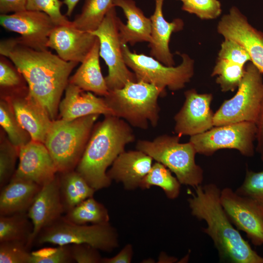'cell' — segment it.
<instances>
[{"label":"cell","instance_id":"obj_1","mask_svg":"<svg viewBox=\"0 0 263 263\" xmlns=\"http://www.w3.org/2000/svg\"><path fill=\"white\" fill-rule=\"evenodd\" d=\"M0 54L15 65L27 83L29 94L55 120L70 75L78 63L66 61L48 49L32 48L18 38L1 40Z\"/></svg>","mask_w":263,"mask_h":263},{"label":"cell","instance_id":"obj_2","mask_svg":"<svg viewBox=\"0 0 263 263\" xmlns=\"http://www.w3.org/2000/svg\"><path fill=\"white\" fill-rule=\"evenodd\" d=\"M188 199L193 216L206 222L203 231L212 239L221 260L233 263H263L230 221L220 201L221 190L213 183L194 188Z\"/></svg>","mask_w":263,"mask_h":263},{"label":"cell","instance_id":"obj_3","mask_svg":"<svg viewBox=\"0 0 263 263\" xmlns=\"http://www.w3.org/2000/svg\"><path fill=\"white\" fill-rule=\"evenodd\" d=\"M91 133L75 170L95 190L108 187L107 169L135 140L130 125L114 115H105Z\"/></svg>","mask_w":263,"mask_h":263},{"label":"cell","instance_id":"obj_4","mask_svg":"<svg viewBox=\"0 0 263 263\" xmlns=\"http://www.w3.org/2000/svg\"><path fill=\"white\" fill-rule=\"evenodd\" d=\"M166 89L142 81H129L122 88L109 91L104 98L113 115L130 125L146 130L159 120L158 98Z\"/></svg>","mask_w":263,"mask_h":263},{"label":"cell","instance_id":"obj_5","mask_svg":"<svg viewBox=\"0 0 263 263\" xmlns=\"http://www.w3.org/2000/svg\"><path fill=\"white\" fill-rule=\"evenodd\" d=\"M99 114H91L72 120H53L44 145L57 172L74 169L80 160Z\"/></svg>","mask_w":263,"mask_h":263},{"label":"cell","instance_id":"obj_6","mask_svg":"<svg viewBox=\"0 0 263 263\" xmlns=\"http://www.w3.org/2000/svg\"><path fill=\"white\" fill-rule=\"evenodd\" d=\"M180 138L178 135L163 134L152 140H139L136 148L165 166L181 184L195 188L202 184L204 171L196 163L197 153L193 144L180 143Z\"/></svg>","mask_w":263,"mask_h":263},{"label":"cell","instance_id":"obj_7","mask_svg":"<svg viewBox=\"0 0 263 263\" xmlns=\"http://www.w3.org/2000/svg\"><path fill=\"white\" fill-rule=\"evenodd\" d=\"M39 244H51L58 246L87 244L105 251L118 246L116 230L109 223L88 225L71 222L64 216L42 229L35 240Z\"/></svg>","mask_w":263,"mask_h":263},{"label":"cell","instance_id":"obj_8","mask_svg":"<svg viewBox=\"0 0 263 263\" xmlns=\"http://www.w3.org/2000/svg\"><path fill=\"white\" fill-rule=\"evenodd\" d=\"M122 49L124 61L137 81L176 91L184 88L194 75V61L187 54H180L182 62L179 65L168 66L151 56L131 51L127 44H122Z\"/></svg>","mask_w":263,"mask_h":263},{"label":"cell","instance_id":"obj_9","mask_svg":"<svg viewBox=\"0 0 263 263\" xmlns=\"http://www.w3.org/2000/svg\"><path fill=\"white\" fill-rule=\"evenodd\" d=\"M263 74L249 61L236 94L214 114V126L248 121L255 123L263 100Z\"/></svg>","mask_w":263,"mask_h":263},{"label":"cell","instance_id":"obj_10","mask_svg":"<svg viewBox=\"0 0 263 263\" xmlns=\"http://www.w3.org/2000/svg\"><path fill=\"white\" fill-rule=\"evenodd\" d=\"M257 129L254 122L244 121L214 126L209 130L190 137L189 141L197 153L211 156L221 149L237 150L244 156L255 153Z\"/></svg>","mask_w":263,"mask_h":263},{"label":"cell","instance_id":"obj_11","mask_svg":"<svg viewBox=\"0 0 263 263\" xmlns=\"http://www.w3.org/2000/svg\"><path fill=\"white\" fill-rule=\"evenodd\" d=\"M115 7L109 10L97 29L91 32L99 40V55L108 68L105 79L109 91L120 89L129 81H137L124 61Z\"/></svg>","mask_w":263,"mask_h":263},{"label":"cell","instance_id":"obj_12","mask_svg":"<svg viewBox=\"0 0 263 263\" xmlns=\"http://www.w3.org/2000/svg\"><path fill=\"white\" fill-rule=\"evenodd\" d=\"M220 201L231 222L245 232L255 246L263 244V205L231 188L221 190Z\"/></svg>","mask_w":263,"mask_h":263},{"label":"cell","instance_id":"obj_13","mask_svg":"<svg viewBox=\"0 0 263 263\" xmlns=\"http://www.w3.org/2000/svg\"><path fill=\"white\" fill-rule=\"evenodd\" d=\"M0 25L19 34L22 43L35 49L46 50L49 37L56 26L46 13L25 10L12 14H0Z\"/></svg>","mask_w":263,"mask_h":263},{"label":"cell","instance_id":"obj_14","mask_svg":"<svg viewBox=\"0 0 263 263\" xmlns=\"http://www.w3.org/2000/svg\"><path fill=\"white\" fill-rule=\"evenodd\" d=\"M217 31L225 39L232 40L247 52L251 62L263 74V33L252 26L236 6L224 15L217 25Z\"/></svg>","mask_w":263,"mask_h":263},{"label":"cell","instance_id":"obj_15","mask_svg":"<svg viewBox=\"0 0 263 263\" xmlns=\"http://www.w3.org/2000/svg\"><path fill=\"white\" fill-rule=\"evenodd\" d=\"M184 94V103L174 117L175 133L180 137H190L213 127L214 113L210 108L212 94H199L192 89L186 91Z\"/></svg>","mask_w":263,"mask_h":263},{"label":"cell","instance_id":"obj_16","mask_svg":"<svg viewBox=\"0 0 263 263\" xmlns=\"http://www.w3.org/2000/svg\"><path fill=\"white\" fill-rule=\"evenodd\" d=\"M6 99L19 123L32 140L44 143L53 120L46 109L31 95L28 88L11 93Z\"/></svg>","mask_w":263,"mask_h":263},{"label":"cell","instance_id":"obj_17","mask_svg":"<svg viewBox=\"0 0 263 263\" xmlns=\"http://www.w3.org/2000/svg\"><path fill=\"white\" fill-rule=\"evenodd\" d=\"M19 158L13 178L30 181L42 187L56 176L55 162L43 143L31 140L19 148Z\"/></svg>","mask_w":263,"mask_h":263},{"label":"cell","instance_id":"obj_18","mask_svg":"<svg viewBox=\"0 0 263 263\" xmlns=\"http://www.w3.org/2000/svg\"><path fill=\"white\" fill-rule=\"evenodd\" d=\"M65 212L61 201L58 176L42 186L35 197L27 215L33 225V232L27 245L32 246L39 232L51 225Z\"/></svg>","mask_w":263,"mask_h":263},{"label":"cell","instance_id":"obj_19","mask_svg":"<svg viewBox=\"0 0 263 263\" xmlns=\"http://www.w3.org/2000/svg\"><path fill=\"white\" fill-rule=\"evenodd\" d=\"M97 37L91 32L69 25L56 26L51 32L47 47L56 51L66 61L81 63L93 48Z\"/></svg>","mask_w":263,"mask_h":263},{"label":"cell","instance_id":"obj_20","mask_svg":"<svg viewBox=\"0 0 263 263\" xmlns=\"http://www.w3.org/2000/svg\"><path fill=\"white\" fill-rule=\"evenodd\" d=\"M65 92V96L58 107L62 119L72 120L95 114L113 115L104 98L97 97L91 92L70 83Z\"/></svg>","mask_w":263,"mask_h":263},{"label":"cell","instance_id":"obj_21","mask_svg":"<svg viewBox=\"0 0 263 263\" xmlns=\"http://www.w3.org/2000/svg\"><path fill=\"white\" fill-rule=\"evenodd\" d=\"M153 160L138 150L124 151L117 157L107 174L111 180L121 182L126 189H133L139 187L151 169Z\"/></svg>","mask_w":263,"mask_h":263},{"label":"cell","instance_id":"obj_22","mask_svg":"<svg viewBox=\"0 0 263 263\" xmlns=\"http://www.w3.org/2000/svg\"><path fill=\"white\" fill-rule=\"evenodd\" d=\"M155 9L150 17L151 21L152 41L149 43L151 56L168 66H174L173 55L170 51L169 42L172 33L182 30L183 20L176 19L168 22L164 17L163 5L164 0H154Z\"/></svg>","mask_w":263,"mask_h":263},{"label":"cell","instance_id":"obj_23","mask_svg":"<svg viewBox=\"0 0 263 263\" xmlns=\"http://www.w3.org/2000/svg\"><path fill=\"white\" fill-rule=\"evenodd\" d=\"M115 7L121 8L127 19L123 23L117 18L119 37L122 44L130 43L133 45L137 42L152 41L151 21L146 17L133 0H116Z\"/></svg>","mask_w":263,"mask_h":263},{"label":"cell","instance_id":"obj_24","mask_svg":"<svg viewBox=\"0 0 263 263\" xmlns=\"http://www.w3.org/2000/svg\"><path fill=\"white\" fill-rule=\"evenodd\" d=\"M41 188L34 182L12 177L1 188L0 216L27 213Z\"/></svg>","mask_w":263,"mask_h":263},{"label":"cell","instance_id":"obj_25","mask_svg":"<svg viewBox=\"0 0 263 263\" xmlns=\"http://www.w3.org/2000/svg\"><path fill=\"white\" fill-rule=\"evenodd\" d=\"M99 42L98 38L76 72L69 78V83L97 95L107 96L109 90L102 75L99 63Z\"/></svg>","mask_w":263,"mask_h":263},{"label":"cell","instance_id":"obj_26","mask_svg":"<svg viewBox=\"0 0 263 263\" xmlns=\"http://www.w3.org/2000/svg\"><path fill=\"white\" fill-rule=\"evenodd\" d=\"M59 174V190L65 212L93 196L96 190L76 170Z\"/></svg>","mask_w":263,"mask_h":263},{"label":"cell","instance_id":"obj_27","mask_svg":"<svg viewBox=\"0 0 263 263\" xmlns=\"http://www.w3.org/2000/svg\"><path fill=\"white\" fill-rule=\"evenodd\" d=\"M116 0H85L81 12L72 21L77 29L92 32L99 26Z\"/></svg>","mask_w":263,"mask_h":263},{"label":"cell","instance_id":"obj_28","mask_svg":"<svg viewBox=\"0 0 263 263\" xmlns=\"http://www.w3.org/2000/svg\"><path fill=\"white\" fill-rule=\"evenodd\" d=\"M152 186L161 188L170 199H176L180 191L181 184L178 180L172 175L168 168L158 162L152 164L140 183L139 188L147 189Z\"/></svg>","mask_w":263,"mask_h":263},{"label":"cell","instance_id":"obj_29","mask_svg":"<svg viewBox=\"0 0 263 263\" xmlns=\"http://www.w3.org/2000/svg\"><path fill=\"white\" fill-rule=\"evenodd\" d=\"M64 217L68 221L80 225L108 223V210L102 204L90 197L66 212Z\"/></svg>","mask_w":263,"mask_h":263},{"label":"cell","instance_id":"obj_30","mask_svg":"<svg viewBox=\"0 0 263 263\" xmlns=\"http://www.w3.org/2000/svg\"><path fill=\"white\" fill-rule=\"evenodd\" d=\"M33 228L27 213L0 216V242L20 241L27 244Z\"/></svg>","mask_w":263,"mask_h":263},{"label":"cell","instance_id":"obj_31","mask_svg":"<svg viewBox=\"0 0 263 263\" xmlns=\"http://www.w3.org/2000/svg\"><path fill=\"white\" fill-rule=\"evenodd\" d=\"M245 66L226 59L217 58L211 76L223 92H233L238 88L244 73Z\"/></svg>","mask_w":263,"mask_h":263},{"label":"cell","instance_id":"obj_32","mask_svg":"<svg viewBox=\"0 0 263 263\" xmlns=\"http://www.w3.org/2000/svg\"><path fill=\"white\" fill-rule=\"evenodd\" d=\"M0 125L6 132L9 141L19 148L30 142V134L20 126L11 106L6 99L0 102Z\"/></svg>","mask_w":263,"mask_h":263},{"label":"cell","instance_id":"obj_33","mask_svg":"<svg viewBox=\"0 0 263 263\" xmlns=\"http://www.w3.org/2000/svg\"><path fill=\"white\" fill-rule=\"evenodd\" d=\"M19 149L10 141L4 140L0 146V187L7 184L12 178Z\"/></svg>","mask_w":263,"mask_h":263},{"label":"cell","instance_id":"obj_34","mask_svg":"<svg viewBox=\"0 0 263 263\" xmlns=\"http://www.w3.org/2000/svg\"><path fill=\"white\" fill-rule=\"evenodd\" d=\"M20 241L0 242V263H30L31 252Z\"/></svg>","mask_w":263,"mask_h":263},{"label":"cell","instance_id":"obj_35","mask_svg":"<svg viewBox=\"0 0 263 263\" xmlns=\"http://www.w3.org/2000/svg\"><path fill=\"white\" fill-rule=\"evenodd\" d=\"M73 261L70 245H65L32 252L30 263H68Z\"/></svg>","mask_w":263,"mask_h":263},{"label":"cell","instance_id":"obj_36","mask_svg":"<svg viewBox=\"0 0 263 263\" xmlns=\"http://www.w3.org/2000/svg\"><path fill=\"white\" fill-rule=\"evenodd\" d=\"M182 9L202 19H216L222 12L218 0H188L183 2Z\"/></svg>","mask_w":263,"mask_h":263},{"label":"cell","instance_id":"obj_37","mask_svg":"<svg viewBox=\"0 0 263 263\" xmlns=\"http://www.w3.org/2000/svg\"><path fill=\"white\" fill-rule=\"evenodd\" d=\"M9 59L0 55V85L1 88L10 89L11 93L26 89L22 84L24 79L17 67L9 60Z\"/></svg>","mask_w":263,"mask_h":263},{"label":"cell","instance_id":"obj_38","mask_svg":"<svg viewBox=\"0 0 263 263\" xmlns=\"http://www.w3.org/2000/svg\"><path fill=\"white\" fill-rule=\"evenodd\" d=\"M63 3L60 0H27L26 9L46 13L56 26L69 25L71 21L61 12Z\"/></svg>","mask_w":263,"mask_h":263},{"label":"cell","instance_id":"obj_39","mask_svg":"<svg viewBox=\"0 0 263 263\" xmlns=\"http://www.w3.org/2000/svg\"><path fill=\"white\" fill-rule=\"evenodd\" d=\"M235 192L253 199L263 205V170L255 172L247 170L244 182Z\"/></svg>","mask_w":263,"mask_h":263},{"label":"cell","instance_id":"obj_40","mask_svg":"<svg viewBox=\"0 0 263 263\" xmlns=\"http://www.w3.org/2000/svg\"><path fill=\"white\" fill-rule=\"evenodd\" d=\"M218 58L231 60L245 66L251 58L245 50L236 42L225 39L221 45Z\"/></svg>","mask_w":263,"mask_h":263},{"label":"cell","instance_id":"obj_41","mask_svg":"<svg viewBox=\"0 0 263 263\" xmlns=\"http://www.w3.org/2000/svg\"><path fill=\"white\" fill-rule=\"evenodd\" d=\"M70 251L73 260L78 263H102L98 249L89 244H71Z\"/></svg>","mask_w":263,"mask_h":263},{"label":"cell","instance_id":"obj_42","mask_svg":"<svg viewBox=\"0 0 263 263\" xmlns=\"http://www.w3.org/2000/svg\"><path fill=\"white\" fill-rule=\"evenodd\" d=\"M27 0H0V14L17 13L26 9Z\"/></svg>","mask_w":263,"mask_h":263},{"label":"cell","instance_id":"obj_43","mask_svg":"<svg viewBox=\"0 0 263 263\" xmlns=\"http://www.w3.org/2000/svg\"><path fill=\"white\" fill-rule=\"evenodd\" d=\"M133 254L132 245L127 244L117 255L113 257L102 258L103 263H130Z\"/></svg>","mask_w":263,"mask_h":263},{"label":"cell","instance_id":"obj_44","mask_svg":"<svg viewBox=\"0 0 263 263\" xmlns=\"http://www.w3.org/2000/svg\"><path fill=\"white\" fill-rule=\"evenodd\" d=\"M255 124L257 129L256 150L263 162V100Z\"/></svg>","mask_w":263,"mask_h":263},{"label":"cell","instance_id":"obj_45","mask_svg":"<svg viewBox=\"0 0 263 263\" xmlns=\"http://www.w3.org/2000/svg\"><path fill=\"white\" fill-rule=\"evenodd\" d=\"M80 0H63V3L67 6L66 15L70 16L75 6Z\"/></svg>","mask_w":263,"mask_h":263},{"label":"cell","instance_id":"obj_46","mask_svg":"<svg viewBox=\"0 0 263 263\" xmlns=\"http://www.w3.org/2000/svg\"><path fill=\"white\" fill-rule=\"evenodd\" d=\"M179 0L181 1L182 2H184L188 0Z\"/></svg>","mask_w":263,"mask_h":263}]
</instances>
